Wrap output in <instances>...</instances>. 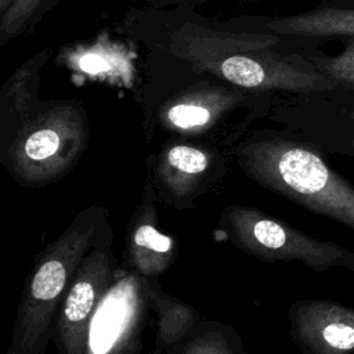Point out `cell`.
<instances>
[{
    "label": "cell",
    "mask_w": 354,
    "mask_h": 354,
    "mask_svg": "<svg viewBox=\"0 0 354 354\" xmlns=\"http://www.w3.org/2000/svg\"><path fill=\"white\" fill-rule=\"evenodd\" d=\"M112 230L104 206L80 210L36 259L22 292L7 354H43L58 310L86 254Z\"/></svg>",
    "instance_id": "cell-1"
},
{
    "label": "cell",
    "mask_w": 354,
    "mask_h": 354,
    "mask_svg": "<svg viewBox=\"0 0 354 354\" xmlns=\"http://www.w3.org/2000/svg\"><path fill=\"white\" fill-rule=\"evenodd\" d=\"M232 156L260 187L354 231V185L310 147L281 137H259L238 144Z\"/></svg>",
    "instance_id": "cell-2"
},
{
    "label": "cell",
    "mask_w": 354,
    "mask_h": 354,
    "mask_svg": "<svg viewBox=\"0 0 354 354\" xmlns=\"http://www.w3.org/2000/svg\"><path fill=\"white\" fill-rule=\"evenodd\" d=\"M88 142V122L75 102L35 109L3 136L1 162L22 187L40 188L65 177L80 160Z\"/></svg>",
    "instance_id": "cell-3"
},
{
    "label": "cell",
    "mask_w": 354,
    "mask_h": 354,
    "mask_svg": "<svg viewBox=\"0 0 354 354\" xmlns=\"http://www.w3.org/2000/svg\"><path fill=\"white\" fill-rule=\"evenodd\" d=\"M218 230L239 250L264 261H299L314 271H354L353 250L310 236L250 206H225Z\"/></svg>",
    "instance_id": "cell-4"
},
{
    "label": "cell",
    "mask_w": 354,
    "mask_h": 354,
    "mask_svg": "<svg viewBox=\"0 0 354 354\" xmlns=\"http://www.w3.org/2000/svg\"><path fill=\"white\" fill-rule=\"evenodd\" d=\"M230 159L217 148L189 142L165 145L148 165L159 202L185 210L203 195L218 192L230 173Z\"/></svg>",
    "instance_id": "cell-5"
},
{
    "label": "cell",
    "mask_w": 354,
    "mask_h": 354,
    "mask_svg": "<svg viewBox=\"0 0 354 354\" xmlns=\"http://www.w3.org/2000/svg\"><path fill=\"white\" fill-rule=\"evenodd\" d=\"M112 242L113 234L109 230L75 272L54 325L51 340L55 354H84L90 322L119 270Z\"/></svg>",
    "instance_id": "cell-6"
},
{
    "label": "cell",
    "mask_w": 354,
    "mask_h": 354,
    "mask_svg": "<svg viewBox=\"0 0 354 354\" xmlns=\"http://www.w3.org/2000/svg\"><path fill=\"white\" fill-rule=\"evenodd\" d=\"M151 308L145 278L119 267L90 322L84 354H141Z\"/></svg>",
    "instance_id": "cell-7"
},
{
    "label": "cell",
    "mask_w": 354,
    "mask_h": 354,
    "mask_svg": "<svg viewBox=\"0 0 354 354\" xmlns=\"http://www.w3.org/2000/svg\"><path fill=\"white\" fill-rule=\"evenodd\" d=\"M195 65L243 88L321 91L337 86L317 69L295 64L267 50L231 54Z\"/></svg>",
    "instance_id": "cell-8"
},
{
    "label": "cell",
    "mask_w": 354,
    "mask_h": 354,
    "mask_svg": "<svg viewBox=\"0 0 354 354\" xmlns=\"http://www.w3.org/2000/svg\"><path fill=\"white\" fill-rule=\"evenodd\" d=\"M289 335L301 354H353L354 308L321 299L296 300L288 311Z\"/></svg>",
    "instance_id": "cell-9"
},
{
    "label": "cell",
    "mask_w": 354,
    "mask_h": 354,
    "mask_svg": "<svg viewBox=\"0 0 354 354\" xmlns=\"http://www.w3.org/2000/svg\"><path fill=\"white\" fill-rule=\"evenodd\" d=\"M159 199L147 171L141 199L133 212L124 235V267L147 279H158L177 260L178 246L158 228Z\"/></svg>",
    "instance_id": "cell-10"
},
{
    "label": "cell",
    "mask_w": 354,
    "mask_h": 354,
    "mask_svg": "<svg viewBox=\"0 0 354 354\" xmlns=\"http://www.w3.org/2000/svg\"><path fill=\"white\" fill-rule=\"evenodd\" d=\"M235 94L202 91L171 101L160 112L163 129L188 137H207L236 104Z\"/></svg>",
    "instance_id": "cell-11"
},
{
    "label": "cell",
    "mask_w": 354,
    "mask_h": 354,
    "mask_svg": "<svg viewBox=\"0 0 354 354\" xmlns=\"http://www.w3.org/2000/svg\"><path fill=\"white\" fill-rule=\"evenodd\" d=\"M278 40L275 35L217 32L196 25H187L177 35L180 53L194 64L231 54L268 50Z\"/></svg>",
    "instance_id": "cell-12"
},
{
    "label": "cell",
    "mask_w": 354,
    "mask_h": 354,
    "mask_svg": "<svg viewBox=\"0 0 354 354\" xmlns=\"http://www.w3.org/2000/svg\"><path fill=\"white\" fill-rule=\"evenodd\" d=\"M145 285L156 314V332L152 354H180L184 343L202 321V315L189 304L165 292L156 279Z\"/></svg>",
    "instance_id": "cell-13"
},
{
    "label": "cell",
    "mask_w": 354,
    "mask_h": 354,
    "mask_svg": "<svg viewBox=\"0 0 354 354\" xmlns=\"http://www.w3.org/2000/svg\"><path fill=\"white\" fill-rule=\"evenodd\" d=\"M47 57L48 50H41L24 62L3 86L0 94L3 136L8 134L35 111L40 69Z\"/></svg>",
    "instance_id": "cell-14"
},
{
    "label": "cell",
    "mask_w": 354,
    "mask_h": 354,
    "mask_svg": "<svg viewBox=\"0 0 354 354\" xmlns=\"http://www.w3.org/2000/svg\"><path fill=\"white\" fill-rule=\"evenodd\" d=\"M271 33L297 36L354 35V10L318 8L308 12L274 18L264 22Z\"/></svg>",
    "instance_id": "cell-15"
},
{
    "label": "cell",
    "mask_w": 354,
    "mask_h": 354,
    "mask_svg": "<svg viewBox=\"0 0 354 354\" xmlns=\"http://www.w3.org/2000/svg\"><path fill=\"white\" fill-rule=\"evenodd\" d=\"M180 354H246V350L235 328L202 318Z\"/></svg>",
    "instance_id": "cell-16"
},
{
    "label": "cell",
    "mask_w": 354,
    "mask_h": 354,
    "mask_svg": "<svg viewBox=\"0 0 354 354\" xmlns=\"http://www.w3.org/2000/svg\"><path fill=\"white\" fill-rule=\"evenodd\" d=\"M47 0H14L0 15V44L21 35L43 11Z\"/></svg>",
    "instance_id": "cell-17"
},
{
    "label": "cell",
    "mask_w": 354,
    "mask_h": 354,
    "mask_svg": "<svg viewBox=\"0 0 354 354\" xmlns=\"http://www.w3.org/2000/svg\"><path fill=\"white\" fill-rule=\"evenodd\" d=\"M315 69L336 84L354 88V40L340 53L332 58H315Z\"/></svg>",
    "instance_id": "cell-18"
},
{
    "label": "cell",
    "mask_w": 354,
    "mask_h": 354,
    "mask_svg": "<svg viewBox=\"0 0 354 354\" xmlns=\"http://www.w3.org/2000/svg\"><path fill=\"white\" fill-rule=\"evenodd\" d=\"M14 0H0V15L7 11V8L11 6Z\"/></svg>",
    "instance_id": "cell-19"
}]
</instances>
